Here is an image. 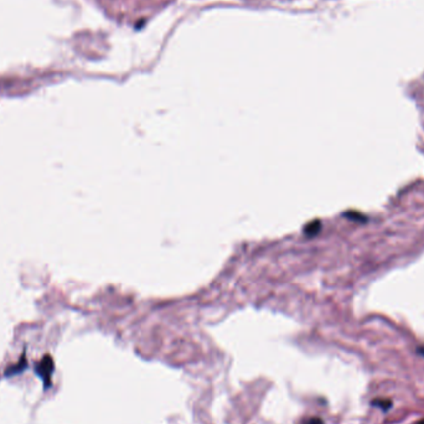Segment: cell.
<instances>
[{"instance_id": "6da1fadb", "label": "cell", "mask_w": 424, "mask_h": 424, "mask_svg": "<svg viewBox=\"0 0 424 424\" xmlns=\"http://www.w3.org/2000/svg\"><path fill=\"white\" fill-rule=\"evenodd\" d=\"M52 368L54 367H52V361L50 357H45L44 360L41 361V363H40L39 373L40 376L45 380V383H46V378L50 377V375H51Z\"/></svg>"}, {"instance_id": "7a4b0ae2", "label": "cell", "mask_w": 424, "mask_h": 424, "mask_svg": "<svg viewBox=\"0 0 424 424\" xmlns=\"http://www.w3.org/2000/svg\"><path fill=\"white\" fill-rule=\"evenodd\" d=\"M372 405L376 406V407L381 408V410L383 411H388L391 407H392V402H391L390 400H386V398H383V400L372 401Z\"/></svg>"}, {"instance_id": "3957f363", "label": "cell", "mask_w": 424, "mask_h": 424, "mask_svg": "<svg viewBox=\"0 0 424 424\" xmlns=\"http://www.w3.org/2000/svg\"><path fill=\"white\" fill-rule=\"evenodd\" d=\"M348 217L349 218H351V219H357V221H360V222H365V221H367V218H366L365 216H363V214H361L360 212H353V211H350L348 213Z\"/></svg>"}, {"instance_id": "277c9868", "label": "cell", "mask_w": 424, "mask_h": 424, "mask_svg": "<svg viewBox=\"0 0 424 424\" xmlns=\"http://www.w3.org/2000/svg\"><path fill=\"white\" fill-rule=\"evenodd\" d=\"M306 424H324L323 421L319 420V418H311V420L308 421V423Z\"/></svg>"}, {"instance_id": "5b68a950", "label": "cell", "mask_w": 424, "mask_h": 424, "mask_svg": "<svg viewBox=\"0 0 424 424\" xmlns=\"http://www.w3.org/2000/svg\"><path fill=\"white\" fill-rule=\"evenodd\" d=\"M418 353H420L421 355H422L423 357H424V348H420V349H418Z\"/></svg>"}, {"instance_id": "8992f818", "label": "cell", "mask_w": 424, "mask_h": 424, "mask_svg": "<svg viewBox=\"0 0 424 424\" xmlns=\"http://www.w3.org/2000/svg\"><path fill=\"white\" fill-rule=\"evenodd\" d=\"M416 424H424V420H422V421H420V422H418V423H416Z\"/></svg>"}]
</instances>
